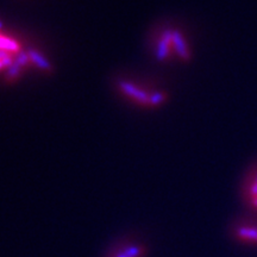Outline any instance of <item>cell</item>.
<instances>
[{
	"label": "cell",
	"instance_id": "3957f363",
	"mask_svg": "<svg viewBox=\"0 0 257 257\" xmlns=\"http://www.w3.org/2000/svg\"><path fill=\"white\" fill-rule=\"evenodd\" d=\"M245 193H246V199H248V202L249 200L257 198V171L255 173V175L251 178V180L249 181L248 186H246Z\"/></svg>",
	"mask_w": 257,
	"mask_h": 257
},
{
	"label": "cell",
	"instance_id": "277c9868",
	"mask_svg": "<svg viewBox=\"0 0 257 257\" xmlns=\"http://www.w3.org/2000/svg\"><path fill=\"white\" fill-rule=\"evenodd\" d=\"M249 205H250V207H253L254 210L257 211V198H255V199H251L249 200Z\"/></svg>",
	"mask_w": 257,
	"mask_h": 257
},
{
	"label": "cell",
	"instance_id": "7a4b0ae2",
	"mask_svg": "<svg viewBox=\"0 0 257 257\" xmlns=\"http://www.w3.org/2000/svg\"><path fill=\"white\" fill-rule=\"evenodd\" d=\"M235 236L238 240L249 244H257V226L240 225L235 230Z\"/></svg>",
	"mask_w": 257,
	"mask_h": 257
},
{
	"label": "cell",
	"instance_id": "6da1fadb",
	"mask_svg": "<svg viewBox=\"0 0 257 257\" xmlns=\"http://www.w3.org/2000/svg\"><path fill=\"white\" fill-rule=\"evenodd\" d=\"M147 246L142 243H120L107 251L105 257H146Z\"/></svg>",
	"mask_w": 257,
	"mask_h": 257
}]
</instances>
